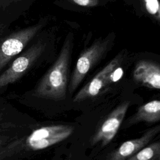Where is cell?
<instances>
[{
	"mask_svg": "<svg viewBox=\"0 0 160 160\" xmlns=\"http://www.w3.org/2000/svg\"><path fill=\"white\" fill-rule=\"evenodd\" d=\"M72 47L73 34L69 32L66 38L57 59L33 91L34 96L54 101L65 99Z\"/></svg>",
	"mask_w": 160,
	"mask_h": 160,
	"instance_id": "1",
	"label": "cell"
},
{
	"mask_svg": "<svg viewBox=\"0 0 160 160\" xmlns=\"http://www.w3.org/2000/svg\"><path fill=\"white\" fill-rule=\"evenodd\" d=\"M114 37L109 34L104 39H96L80 54L72 73L68 91L72 94L91 69L106 55L111 49Z\"/></svg>",
	"mask_w": 160,
	"mask_h": 160,
	"instance_id": "2",
	"label": "cell"
},
{
	"mask_svg": "<svg viewBox=\"0 0 160 160\" xmlns=\"http://www.w3.org/2000/svg\"><path fill=\"white\" fill-rule=\"evenodd\" d=\"M46 21L14 32L0 38V72L9 62L20 54L27 44L44 28Z\"/></svg>",
	"mask_w": 160,
	"mask_h": 160,
	"instance_id": "3",
	"label": "cell"
},
{
	"mask_svg": "<svg viewBox=\"0 0 160 160\" xmlns=\"http://www.w3.org/2000/svg\"><path fill=\"white\" fill-rule=\"evenodd\" d=\"M46 44L41 41L33 44L14 59L10 66L0 74V90L19 79L42 55Z\"/></svg>",
	"mask_w": 160,
	"mask_h": 160,
	"instance_id": "4",
	"label": "cell"
},
{
	"mask_svg": "<svg viewBox=\"0 0 160 160\" xmlns=\"http://www.w3.org/2000/svg\"><path fill=\"white\" fill-rule=\"evenodd\" d=\"M130 103L125 101L114 109L97 129L91 139V144L101 142L102 146L108 145L116 136L124 119Z\"/></svg>",
	"mask_w": 160,
	"mask_h": 160,
	"instance_id": "5",
	"label": "cell"
},
{
	"mask_svg": "<svg viewBox=\"0 0 160 160\" xmlns=\"http://www.w3.org/2000/svg\"><path fill=\"white\" fill-rule=\"evenodd\" d=\"M122 61V54L119 53L76 94L73 101L81 102L98 96L105 87L109 85L108 79L111 72L121 65Z\"/></svg>",
	"mask_w": 160,
	"mask_h": 160,
	"instance_id": "6",
	"label": "cell"
},
{
	"mask_svg": "<svg viewBox=\"0 0 160 160\" xmlns=\"http://www.w3.org/2000/svg\"><path fill=\"white\" fill-rule=\"evenodd\" d=\"M159 126L148 129L141 137L122 142L109 156L108 160H126L146 146L159 132Z\"/></svg>",
	"mask_w": 160,
	"mask_h": 160,
	"instance_id": "7",
	"label": "cell"
},
{
	"mask_svg": "<svg viewBox=\"0 0 160 160\" xmlns=\"http://www.w3.org/2000/svg\"><path fill=\"white\" fill-rule=\"evenodd\" d=\"M132 77L136 83L142 86L158 90L160 88V68L156 62L139 61L136 64Z\"/></svg>",
	"mask_w": 160,
	"mask_h": 160,
	"instance_id": "8",
	"label": "cell"
},
{
	"mask_svg": "<svg viewBox=\"0 0 160 160\" xmlns=\"http://www.w3.org/2000/svg\"><path fill=\"white\" fill-rule=\"evenodd\" d=\"M160 120V101L154 99L139 106L136 112L128 120V124L141 122H156Z\"/></svg>",
	"mask_w": 160,
	"mask_h": 160,
	"instance_id": "9",
	"label": "cell"
},
{
	"mask_svg": "<svg viewBox=\"0 0 160 160\" xmlns=\"http://www.w3.org/2000/svg\"><path fill=\"white\" fill-rule=\"evenodd\" d=\"M126 160H160L159 142L147 144Z\"/></svg>",
	"mask_w": 160,
	"mask_h": 160,
	"instance_id": "10",
	"label": "cell"
},
{
	"mask_svg": "<svg viewBox=\"0 0 160 160\" xmlns=\"http://www.w3.org/2000/svg\"><path fill=\"white\" fill-rule=\"evenodd\" d=\"M22 125H19L16 119L12 118L11 110L5 103L0 102V133L10 129L20 128Z\"/></svg>",
	"mask_w": 160,
	"mask_h": 160,
	"instance_id": "11",
	"label": "cell"
},
{
	"mask_svg": "<svg viewBox=\"0 0 160 160\" xmlns=\"http://www.w3.org/2000/svg\"><path fill=\"white\" fill-rule=\"evenodd\" d=\"M148 15L157 23L160 22V4L159 0H139Z\"/></svg>",
	"mask_w": 160,
	"mask_h": 160,
	"instance_id": "12",
	"label": "cell"
},
{
	"mask_svg": "<svg viewBox=\"0 0 160 160\" xmlns=\"http://www.w3.org/2000/svg\"><path fill=\"white\" fill-rule=\"evenodd\" d=\"M20 128L7 130L0 133V149L9 142L11 139L19 135L18 132Z\"/></svg>",
	"mask_w": 160,
	"mask_h": 160,
	"instance_id": "13",
	"label": "cell"
},
{
	"mask_svg": "<svg viewBox=\"0 0 160 160\" xmlns=\"http://www.w3.org/2000/svg\"><path fill=\"white\" fill-rule=\"evenodd\" d=\"M123 75V69L121 65L115 68L110 73L108 79V84L119 81Z\"/></svg>",
	"mask_w": 160,
	"mask_h": 160,
	"instance_id": "14",
	"label": "cell"
},
{
	"mask_svg": "<svg viewBox=\"0 0 160 160\" xmlns=\"http://www.w3.org/2000/svg\"><path fill=\"white\" fill-rule=\"evenodd\" d=\"M68 1L76 5L82 6V7H88V8L96 6L99 3V0H68Z\"/></svg>",
	"mask_w": 160,
	"mask_h": 160,
	"instance_id": "15",
	"label": "cell"
},
{
	"mask_svg": "<svg viewBox=\"0 0 160 160\" xmlns=\"http://www.w3.org/2000/svg\"><path fill=\"white\" fill-rule=\"evenodd\" d=\"M19 0H0V4L2 3H5V2H13V1H17Z\"/></svg>",
	"mask_w": 160,
	"mask_h": 160,
	"instance_id": "16",
	"label": "cell"
}]
</instances>
